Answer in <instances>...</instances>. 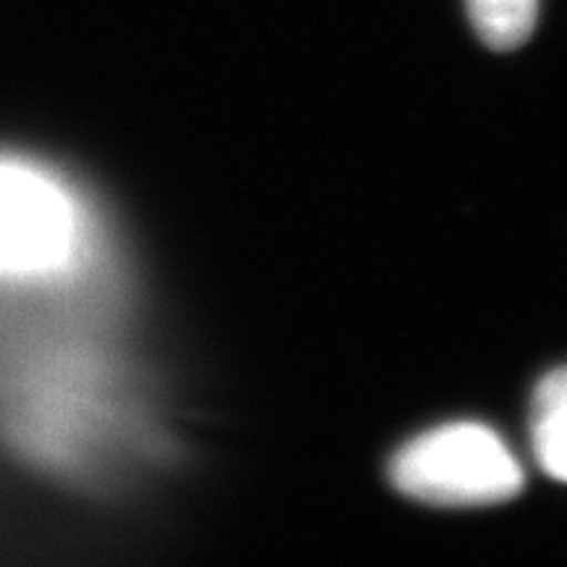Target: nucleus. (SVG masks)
Segmentation results:
<instances>
[{"instance_id": "1", "label": "nucleus", "mask_w": 567, "mask_h": 567, "mask_svg": "<svg viewBox=\"0 0 567 567\" xmlns=\"http://www.w3.org/2000/svg\"><path fill=\"white\" fill-rule=\"evenodd\" d=\"M389 478L410 499L439 507H481L523 492V467L496 431L446 423L408 442L389 463Z\"/></svg>"}, {"instance_id": "2", "label": "nucleus", "mask_w": 567, "mask_h": 567, "mask_svg": "<svg viewBox=\"0 0 567 567\" xmlns=\"http://www.w3.org/2000/svg\"><path fill=\"white\" fill-rule=\"evenodd\" d=\"M74 216L59 187L19 166H0V274H45L69 260Z\"/></svg>"}, {"instance_id": "3", "label": "nucleus", "mask_w": 567, "mask_h": 567, "mask_svg": "<svg viewBox=\"0 0 567 567\" xmlns=\"http://www.w3.org/2000/svg\"><path fill=\"white\" fill-rule=\"evenodd\" d=\"M530 439L542 471L567 484V368L538 381L530 402Z\"/></svg>"}, {"instance_id": "4", "label": "nucleus", "mask_w": 567, "mask_h": 567, "mask_svg": "<svg viewBox=\"0 0 567 567\" xmlns=\"http://www.w3.org/2000/svg\"><path fill=\"white\" fill-rule=\"evenodd\" d=\"M478 38L494 51H515L534 32L538 0H465Z\"/></svg>"}]
</instances>
